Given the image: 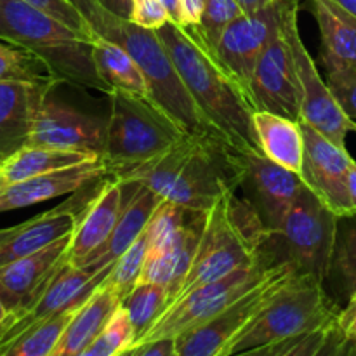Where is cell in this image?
I'll return each instance as SVG.
<instances>
[{
  "instance_id": "obj_1",
  "label": "cell",
  "mask_w": 356,
  "mask_h": 356,
  "mask_svg": "<svg viewBox=\"0 0 356 356\" xmlns=\"http://www.w3.org/2000/svg\"><path fill=\"white\" fill-rule=\"evenodd\" d=\"M233 148L209 134H183L167 152L115 177L155 191L162 200L205 212L226 188H236Z\"/></svg>"
},
{
  "instance_id": "obj_2",
  "label": "cell",
  "mask_w": 356,
  "mask_h": 356,
  "mask_svg": "<svg viewBox=\"0 0 356 356\" xmlns=\"http://www.w3.org/2000/svg\"><path fill=\"white\" fill-rule=\"evenodd\" d=\"M156 31L188 92L222 139L242 152H263L254 125L256 108L245 90L226 75L181 26L167 23Z\"/></svg>"
},
{
  "instance_id": "obj_3",
  "label": "cell",
  "mask_w": 356,
  "mask_h": 356,
  "mask_svg": "<svg viewBox=\"0 0 356 356\" xmlns=\"http://www.w3.org/2000/svg\"><path fill=\"white\" fill-rule=\"evenodd\" d=\"M73 3L82 10L97 35L117 42L132 56L148 80L153 103L167 117L172 118L181 131L186 134H209L222 139L188 92L169 51L159 37V31L139 26L131 19L113 16L103 9L97 0H73Z\"/></svg>"
},
{
  "instance_id": "obj_4",
  "label": "cell",
  "mask_w": 356,
  "mask_h": 356,
  "mask_svg": "<svg viewBox=\"0 0 356 356\" xmlns=\"http://www.w3.org/2000/svg\"><path fill=\"white\" fill-rule=\"evenodd\" d=\"M268 236L270 233L252 205L236 195V188H226L205 211L204 232L193 264L174 301L240 268L259 263L266 252Z\"/></svg>"
},
{
  "instance_id": "obj_5",
  "label": "cell",
  "mask_w": 356,
  "mask_h": 356,
  "mask_svg": "<svg viewBox=\"0 0 356 356\" xmlns=\"http://www.w3.org/2000/svg\"><path fill=\"white\" fill-rule=\"evenodd\" d=\"M0 40L37 56L58 82L96 89L110 96V87L94 63V40L24 0H0Z\"/></svg>"
},
{
  "instance_id": "obj_6",
  "label": "cell",
  "mask_w": 356,
  "mask_h": 356,
  "mask_svg": "<svg viewBox=\"0 0 356 356\" xmlns=\"http://www.w3.org/2000/svg\"><path fill=\"white\" fill-rule=\"evenodd\" d=\"M110 101L101 156L110 165L111 176L162 155L186 134L152 101L124 92H111Z\"/></svg>"
},
{
  "instance_id": "obj_7",
  "label": "cell",
  "mask_w": 356,
  "mask_h": 356,
  "mask_svg": "<svg viewBox=\"0 0 356 356\" xmlns=\"http://www.w3.org/2000/svg\"><path fill=\"white\" fill-rule=\"evenodd\" d=\"M339 312L323 284L301 273L250 329L226 348L225 356L259 355L271 344L332 322Z\"/></svg>"
},
{
  "instance_id": "obj_8",
  "label": "cell",
  "mask_w": 356,
  "mask_h": 356,
  "mask_svg": "<svg viewBox=\"0 0 356 356\" xmlns=\"http://www.w3.org/2000/svg\"><path fill=\"white\" fill-rule=\"evenodd\" d=\"M339 216L334 214L309 188L302 186L284 226L270 235L266 247L278 261H289L299 273L320 284L329 278Z\"/></svg>"
},
{
  "instance_id": "obj_9",
  "label": "cell",
  "mask_w": 356,
  "mask_h": 356,
  "mask_svg": "<svg viewBox=\"0 0 356 356\" xmlns=\"http://www.w3.org/2000/svg\"><path fill=\"white\" fill-rule=\"evenodd\" d=\"M301 275L289 261L273 264L252 289L207 323L176 339L177 356H225L226 348L254 325Z\"/></svg>"
},
{
  "instance_id": "obj_10",
  "label": "cell",
  "mask_w": 356,
  "mask_h": 356,
  "mask_svg": "<svg viewBox=\"0 0 356 356\" xmlns=\"http://www.w3.org/2000/svg\"><path fill=\"white\" fill-rule=\"evenodd\" d=\"M264 250H266L264 257L254 266L240 268L221 280H216L212 284L188 292L186 296L167 306L160 313L159 318L132 343L131 348L149 343V341L159 339V337L177 339L183 334L198 329L209 320L218 316L221 312H225L240 296L252 289L273 264L282 263V261H277V257L271 254V250L266 245H264Z\"/></svg>"
},
{
  "instance_id": "obj_11",
  "label": "cell",
  "mask_w": 356,
  "mask_h": 356,
  "mask_svg": "<svg viewBox=\"0 0 356 356\" xmlns=\"http://www.w3.org/2000/svg\"><path fill=\"white\" fill-rule=\"evenodd\" d=\"M298 14L299 0H287L284 21L301 90V120L322 132L341 148H346V138L350 132H356V124L344 113L327 80L320 75L318 66L299 33Z\"/></svg>"
},
{
  "instance_id": "obj_12",
  "label": "cell",
  "mask_w": 356,
  "mask_h": 356,
  "mask_svg": "<svg viewBox=\"0 0 356 356\" xmlns=\"http://www.w3.org/2000/svg\"><path fill=\"white\" fill-rule=\"evenodd\" d=\"M233 167L238 190L254 207L270 235L284 226L296 197L305 186L301 177L278 165L263 152L233 149Z\"/></svg>"
},
{
  "instance_id": "obj_13",
  "label": "cell",
  "mask_w": 356,
  "mask_h": 356,
  "mask_svg": "<svg viewBox=\"0 0 356 356\" xmlns=\"http://www.w3.org/2000/svg\"><path fill=\"white\" fill-rule=\"evenodd\" d=\"M285 6L280 24L275 28L254 66L249 96L256 110L273 111L301 120V90L296 73L294 54L285 31Z\"/></svg>"
},
{
  "instance_id": "obj_14",
  "label": "cell",
  "mask_w": 356,
  "mask_h": 356,
  "mask_svg": "<svg viewBox=\"0 0 356 356\" xmlns=\"http://www.w3.org/2000/svg\"><path fill=\"white\" fill-rule=\"evenodd\" d=\"M285 0H273L254 13H245L226 26L214 51L207 54L249 96L254 66L280 24ZM250 99V96H249ZM252 103V101H250Z\"/></svg>"
},
{
  "instance_id": "obj_15",
  "label": "cell",
  "mask_w": 356,
  "mask_h": 356,
  "mask_svg": "<svg viewBox=\"0 0 356 356\" xmlns=\"http://www.w3.org/2000/svg\"><path fill=\"white\" fill-rule=\"evenodd\" d=\"M111 268L96 270L92 266H76L66 257L38 291L33 302L7 323L0 334V351L33 323L82 305L103 284Z\"/></svg>"
},
{
  "instance_id": "obj_16",
  "label": "cell",
  "mask_w": 356,
  "mask_h": 356,
  "mask_svg": "<svg viewBox=\"0 0 356 356\" xmlns=\"http://www.w3.org/2000/svg\"><path fill=\"white\" fill-rule=\"evenodd\" d=\"M106 177L104 176L80 188L79 191L70 195L68 200L28 221L0 229V266L19 257L30 256L54 243L56 240L73 233L83 209L96 197Z\"/></svg>"
},
{
  "instance_id": "obj_17",
  "label": "cell",
  "mask_w": 356,
  "mask_h": 356,
  "mask_svg": "<svg viewBox=\"0 0 356 356\" xmlns=\"http://www.w3.org/2000/svg\"><path fill=\"white\" fill-rule=\"evenodd\" d=\"M305 136V162L301 179L334 214L339 218L356 214L348 190V170L353 156L329 138L301 120Z\"/></svg>"
},
{
  "instance_id": "obj_18",
  "label": "cell",
  "mask_w": 356,
  "mask_h": 356,
  "mask_svg": "<svg viewBox=\"0 0 356 356\" xmlns=\"http://www.w3.org/2000/svg\"><path fill=\"white\" fill-rule=\"evenodd\" d=\"M104 136L106 120L56 99L51 90L38 110L28 145L103 155Z\"/></svg>"
},
{
  "instance_id": "obj_19",
  "label": "cell",
  "mask_w": 356,
  "mask_h": 356,
  "mask_svg": "<svg viewBox=\"0 0 356 356\" xmlns=\"http://www.w3.org/2000/svg\"><path fill=\"white\" fill-rule=\"evenodd\" d=\"M72 233L51 245L0 266V299L10 313V320L23 313L37 298L56 268L68 257Z\"/></svg>"
},
{
  "instance_id": "obj_20",
  "label": "cell",
  "mask_w": 356,
  "mask_h": 356,
  "mask_svg": "<svg viewBox=\"0 0 356 356\" xmlns=\"http://www.w3.org/2000/svg\"><path fill=\"white\" fill-rule=\"evenodd\" d=\"M111 169L103 156L65 169L38 174L0 188V212L16 211L52 200L61 195H72L92 181L110 176Z\"/></svg>"
},
{
  "instance_id": "obj_21",
  "label": "cell",
  "mask_w": 356,
  "mask_h": 356,
  "mask_svg": "<svg viewBox=\"0 0 356 356\" xmlns=\"http://www.w3.org/2000/svg\"><path fill=\"white\" fill-rule=\"evenodd\" d=\"M56 86V80L0 82V162L28 145L38 110Z\"/></svg>"
},
{
  "instance_id": "obj_22",
  "label": "cell",
  "mask_w": 356,
  "mask_h": 356,
  "mask_svg": "<svg viewBox=\"0 0 356 356\" xmlns=\"http://www.w3.org/2000/svg\"><path fill=\"white\" fill-rule=\"evenodd\" d=\"M125 188L118 177L108 176L104 179L76 221L68 247L70 263L79 266L106 242L125 205Z\"/></svg>"
},
{
  "instance_id": "obj_23",
  "label": "cell",
  "mask_w": 356,
  "mask_h": 356,
  "mask_svg": "<svg viewBox=\"0 0 356 356\" xmlns=\"http://www.w3.org/2000/svg\"><path fill=\"white\" fill-rule=\"evenodd\" d=\"M134 184V190H132L131 197L125 198V205L122 209V214L111 235L108 236L106 242L92 256L87 257L79 266H92L96 270H108L145 233L149 218L155 212V209L159 207L162 198L155 191L149 190V188L143 186V184Z\"/></svg>"
},
{
  "instance_id": "obj_24",
  "label": "cell",
  "mask_w": 356,
  "mask_h": 356,
  "mask_svg": "<svg viewBox=\"0 0 356 356\" xmlns=\"http://www.w3.org/2000/svg\"><path fill=\"white\" fill-rule=\"evenodd\" d=\"M320 28V51L325 72L356 70V17L330 0H309Z\"/></svg>"
},
{
  "instance_id": "obj_25",
  "label": "cell",
  "mask_w": 356,
  "mask_h": 356,
  "mask_svg": "<svg viewBox=\"0 0 356 356\" xmlns=\"http://www.w3.org/2000/svg\"><path fill=\"white\" fill-rule=\"evenodd\" d=\"M120 305V296L106 284H101L76 308L52 356H82Z\"/></svg>"
},
{
  "instance_id": "obj_26",
  "label": "cell",
  "mask_w": 356,
  "mask_h": 356,
  "mask_svg": "<svg viewBox=\"0 0 356 356\" xmlns=\"http://www.w3.org/2000/svg\"><path fill=\"white\" fill-rule=\"evenodd\" d=\"M254 125L264 155L301 177L305 162V136L301 120L273 111L256 110Z\"/></svg>"
},
{
  "instance_id": "obj_27",
  "label": "cell",
  "mask_w": 356,
  "mask_h": 356,
  "mask_svg": "<svg viewBox=\"0 0 356 356\" xmlns=\"http://www.w3.org/2000/svg\"><path fill=\"white\" fill-rule=\"evenodd\" d=\"M92 56L101 79L110 87V94L124 92L153 103L152 90H149L145 73L122 45L96 35L92 44Z\"/></svg>"
},
{
  "instance_id": "obj_28",
  "label": "cell",
  "mask_w": 356,
  "mask_h": 356,
  "mask_svg": "<svg viewBox=\"0 0 356 356\" xmlns=\"http://www.w3.org/2000/svg\"><path fill=\"white\" fill-rule=\"evenodd\" d=\"M96 156L101 155L90 152H76V149L26 145L2 163L0 188L28 179V177L38 176V174L76 165V163L87 162V160H92Z\"/></svg>"
},
{
  "instance_id": "obj_29",
  "label": "cell",
  "mask_w": 356,
  "mask_h": 356,
  "mask_svg": "<svg viewBox=\"0 0 356 356\" xmlns=\"http://www.w3.org/2000/svg\"><path fill=\"white\" fill-rule=\"evenodd\" d=\"M200 212L169 200L160 202L145 229L146 256H156L176 247Z\"/></svg>"
},
{
  "instance_id": "obj_30",
  "label": "cell",
  "mask_w": 356,
  "mask_h": 356,
  "mask_svg": "<svg viewBox=\"0 0 356 356\" xmlns=\"http://www.w3.org/2000/svg\"><path fill=\"white\" fill-rule=\"evenodd\" d=\"M76 308L59 312L28 327L0 351V356H52Z\"/></svg>"
},
{
  "instance_id": "obj_31",
  "label": "cell",
  "mask_w": 356,
  "mask_h": 356,
  "mask_svg": "<svg viewBox=\"0 0 356 356\" xmlns=\"http://www.w3.org/2000/svg\"><path fill=\"white\" fill-rule=\"evenodd\" d=\"M339 298L350 299L356 292V214L339 218L329 278Z\"/></svg>"
},
{
  "instance_id": "obj_32",
  "label": "cell",
  "mask_w": 356,
  "mask_h": 356,
  "mask_svg": "<svg viewBox=\"0 0 356 356\" xmlns=\"http://www.w3.org/2000/svg\"><path fill=\"white\" fill-rule=\"evenodd\" d=\"M242 14H245V10L240 6L238 0H205L200 23L197 26L183 28V30L205 54H211L226 26Z\"/></svg>"
},
{
  "instance_id": "obj_33",
  "label": "cell",
  "mask_w": 356,
  "mask_h": 356,
  "mask_svg": "<svg viewBox=\"0 0 356 356\" xmlns=\"http://www.w3.org/2000/svg\"><path fill=\"white\" fill-rule=\"evenodd\" d=\"M167 302H169V291L162 285L138 284L129 292L127 298L122 301V306L131 316L136 339L159 318L160 313L167 308Z\"/></svg>"
},
{
  "instance_id": "obj_34",
  "label": "cell",
  "mask_w": 356,
  "mask_h": 356,
  "mask_svg": "<svg viewBox=\"0 0 356 356\" xmlns=\"http://www.w3.org/2000/svg\"><path fill=\"white\" fill-rule=\"evenodd\" d=\"M134 339L136 330L132 320L120 305L82 356H122L132 346Z\"/></svg>"
},
{
  "instance_id": "obj_35",
  "label": "cell",
  "mask_w": 356,
  "mask_h": 356,
  "mask_svg": "<svg viewBox=\"0 0 356 356\" xmlns=\"http://www.w3.org/2000/svg\"><path fill=\"white\" fill-rule=\"evenodd\" d=\"M3 80L47 82V80L56 79L37 56L17 47V45L9 44V42L0 40V82Z\"/></svg>"
},
{
  "instance_id": "obj_36",
  "label": "cell",
  "mask_w": 356,
  "mask_h": 356,
  "mask_svg": "<svg viewBox=\"0 0 356 356\" xmlns=\"http://www.w3.org/2000/svg\"><path fill=\"white\" fill-rule=\"evenodd\" d=\"M146 261V235L143 233L120 257L113 263L103 284L113 289L124 301L129 292L138 285Z\"/></svg>"
},
{
  "instance_id": "obj_37",
  "label": "cell",
  "mask_w": 356,
  "mask_h": 356,
  "mask_svg": "<svg viewBox=\"0 0 356 356\" xmlns=\"http://www.w3.org/2000/svg\"><path fill=\"white\" fill-rule=\"evenodd\" d=\"M35 9L42 10L47 16L54 17L56 21L63 23L65 26L72 28L76 33L83 35V37L94 40L96 38V31L90 28L89 21L82 14V10L73 3V0H24Z\"/></svg>"
},
{
  "instance_id": "obj_38",
  "label": "cell",
  "mask_w": 356,
  "mask_h": 356,
  "mask_svg": "<svg viewBox=\"0 0 356 356\" xmlns=\"http://www.w3.org/2000/svg\"><path fill=\"white\" fill-rule=\"evenodd\" d=\"M327 83L344 113L356 124V70L341 68L327 72Z\"/></svg>"
},
{
  "instance_id": "obj_39",
  "label": "cell",
  "mask_w": 356,
  "mask_h": 356,
  "mask_svg": "<svg viewBox=\"0 0 356 356\" xmlns=\"http://www.w3.org/2000/svg\"><path fill=\"white\" fill-rule=\"evenodd\" d=\"M132 23L149 30H159L170 23V16L163 7L162 0H132Z\"/></svg>"
},
{
  "instance_id": "obj_40",
  "label": "cell",
  "mask_w": 356,
  "mask_h": 356,
  "mask_svg": "<svg viewBox=\"0 0 356 356\" xmlns=\"http://www.w3.org/2000/svg\"><path fill=\"white\" fill-rule=\"evenodd\" d=\"M129 356H177V343L172 337H159L149 343L131 348Z\"/></svg>"
},
{
  "instance_id": "obj_41",
  "label": "cell",
  "mask_w": 356,
  "mask_h": 356,
  "mask_svg": "<svg viewBox=\"0 0 356 356\" xmlns=\"http://www.w3.org/2000/svg\"><path fill=\"white\" fill-rule=\"evenodd\" d=\"M337 327H339L344 339H346L355 350L356 346V292L350 299H348L346 308L339 312V316H337Z\"/></svg>"
},
{
  "instance_id": "obj_42",
  "label": "cell",
  "mask_w": 356,
  "mask_h": 356,
  "mask_svg": "<svg viewBox=\"0 0 356 356\" xmlns=\"http://www.w3.org/2000/svg\"><path fill=\"white\" fill-rule=\"evenodd\" d=\"M205 9V0H179V24L181 28L197 26Z\"/></svg>"
},
{
  "instance_id": "obj_43",
  "label": "cell",
  "mask_w": 356,
  "mask_h": 356,
  "mask_svg": "<svg viewBox=\"0 0 356 356\" xmlns=\"http://www.w3.org/2000/svg\"><path fill=\"white\" fill-rule=\"evenodd\" d=\"M103 9L111 13L113 16L124 17V19H131L132 14V0H97Z\"/></svg>"
},
{
  "instance_id": "obj_44",
  "label": "cell",
  "mask_w": 356,
  "mask_h": 356,
  "mask_svg": "<svg viewBox=\"0 0 356 356\" xmlns=\"http://www.w3.org/2000/svg\"><path fill=\"white\" fill-rule=\"evenodd\" d=\"M163 7L170 16V23L179 24V0H162Z\"/></svg>"
},
{
  "instance_id": "obj_45",
  "label": "cell",
  "mask_w": 356,
  "mask_h": 356,
  "mask_svg": "<svg viewBox=\"0 0 356 356\" xmlns=\"http://www.w3.org/2000/svg\"><path fill=\"white\" fill-rule=\"evenodd\" d=\"M348 190H350L351 202L356 207V162L353 160L350 165V170H348Z\"/></svg>"
},
{
  "instance_id": "obj_46",
  "label": "cell",
  "mask_w": 356,
  "mask_h": 356,
  "mask_svg": "<svg viewBox=\"0 0 356 356\" xmlns=\"http://www.w3.org/2000/svg\"><path fill=\"white\" fill-rule=\"evenodd\" d=\"M238 2H240V6L243 7V10H245V13H254V10H259L261 7L271 3L273 0H238Z\"/></svg>"
},
{
  "instance_id": "obj_47",
  "label": "cell",
  "mask_w": 356,
  "mask_h": 356,
  "mask_svg": "<svg viewBox=\"0 0 356 356\" xmlns=\"http://www.w3.org/2000/svg\"><path fill=\"white\" fill-rule=\"evenodd\" d=\"M332 3H336V6H339L341 9L346 10L348 14H351V16L356 17V0H330Z\"/></svg>"
},
{
  "instance_id": "obj_48",
  "label": "cell",
  "mask_w": 356,
  "mask_h": 356,
  "mask_svg": "<svg viewBox=\"0 0 356 356\" xmlns=\"http://www.w3.org/2000/svg\"><path fill=\"white\" fill-rule=\"evenodd\" d=\"M9 318H10L9 309H7V306L3 305V301L0 299V334H2V330L6 329L7 323H9Z\"/></svg>"
},
{
  "instance_id": "obj_49",
  "label": "cell",
  "mask_w": 356,
  "mask_h": 356,
  "mask_svg": "<svg viewBox=\"0 0 356 356\" xmlns=\"http://www.w3.org/2000/svg\"><path fill=\"white\" fill-rule=\"evenodd\" d=\"M353 355H356V346H355V350H353Z\"/></svg>"
},
{
  "instance_id": "obj_50",
  "label": "cell",
  "mask_w": 356,
  "mask_h": 356,
  "mask_svg": "<svg viewBox=\"0 0 356 356\" xmlns=\"http://www.w3.org/2000/svg\"><path fill=\"white\" fill-rule=\"evenodd\" d=\"M0 170H2V162H0Z\"/></svg>"
}]
</instances>
